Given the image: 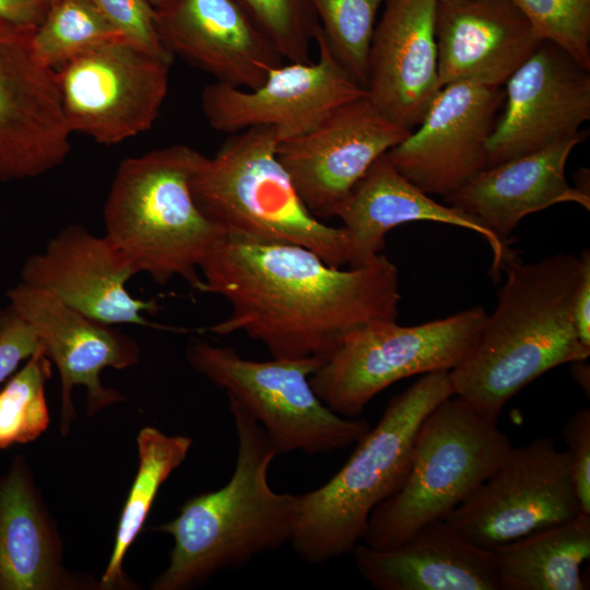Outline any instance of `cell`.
<instances>
[{"mask_svg": "<svg viewBox=\"0 0 590 590\" xmlns=\"http://www.w3.org/2000/svg\"><path fill=\"white\" fill-rule=\"evenodd\" d=\"M200 271L201 293L231 307L209 331L244 332L273 358L327 359L356 329L399 314V271L382 253L343 270L298 245L224 234Z\"/></svg>", "mask_w": 590, "mask_h": 590, "instance_id": "obj_1", "label": "cell"}, {"mask_svg": "<svg viewBox=\"0 0 590 590\" xmlns=\"http://www.w3.org/2000/svg\"><path fill=\"white\" fill-rule=\"evenodd\" d=\"M504 272L495 309L474 346L449 371L453 394L497 421L530 382L590 355L573 320L581 258L558 252L527 264L518 260Z\"/></svg>", "mask_w": 590, "mask_h": 590, "instance_id": "obj_2", "label": "cell"}, {"mask_svg": "<svg viewBox=\"0 0 590 590\" xmlns=\"http://www.w3.org/2000/svg\"><path fill=\"white\" fill-rule=\"evenodd\" d=\"M228 408L238 441L233 474L223 487L191 497L175 519L155 528L174 539L155 590L190 588L291 542L298 495L273 491L268 472L276 449L238 403L228 399Z\"/></svg>", "mask_w": 590, "mask_h": 590, "instance_id": "obj_3", "label": "cell"}, {"mask_svg": "<svg viewBox=\"0 0 590 590\" xmlns=\"http://www.w3.org/2000/svg\"><path fill=\"white\" fill-rule=\"evenodd\" d=\"M451 396L449 371L424 374L390 399L377 425L328 482L298 495L290 543L300 559L323 564L354 551L373 510L403 484L421 422Z\"/></svg>", "mask_w": 590, "mask_h": 590, "instance_id": "obj_4", "label": "cell"}, {"mask_svg": "<svg viewBox=\"0 0 590 590\" xmlns=\"http://www.w3.org/2000/svg\"><path fill=\"white\" fill-rule=\"evenodd\" d=\"M206 156L185 144L123 160L105 205L107 239L138 273L181 278L201 292L198 269L225 232L198 206L191 181Z\"/></svg>", "mask_w": 590, "mask_h": 590, "instance_id": "obj_5", "label": "cell"}, {"mask_svg": "<svg viewBox=\"0 0 590 590\" xmlns=\"http://www.w3.org/2000/svg\"><path fill=\"white\" fill-rule=\"evenodd\" d=\"M278 144L271 127L232 133L192 178L198 206L225 234L298 245L332 267H351L347 232L307 209L276 156Z\"/></svg>", "mask_w": 590, "mask_h": 590, "instance_id": "obj_6", "label": "cell"}, {"mask_svg": "<svg viewBox=\"0 0 590 590\" xmlns=\"http://www.w3.org/2000/svg\"><path fill=\"white\" fill-rule=\"evenodd\" d=\"M512 444L488 417L453 394L421 422L408 475L371 512L363 543L397 546L426 523L445 520L505 459Z\"/></svg>", "mask_w": 590, "mask_h": 590, "instance_id": "obj_7", "label": "cell"}, {"mask_svg": "<svg viewBox=\"0 0 590 590\" xmlns=\"http://www.w3.org/2000/svg\"><path fill=\"white\" fill-rule=\"evenodd\" d=\"M186 357L261 425L279 455L331 453L355 445L370 428L364 418L337 414L315 393L309 378L326 358L258 362L199 339L188 344Z\"/></svg>", "mask_w": 590, "mask_h": 590, "instance_id": "obj_8", "label": "cell"}, {"mask_svg": "<svg viewBox=\"0 0 590 590\" xmlns=\"http://www.w3.org/2000/svg\"><path fill=\"white\" fill-rule=\"evenodd\" d=\"M482 307L416 326L396 320L369 322L347 335L310 376L318 398L345 417L397 381L433 371H450L474 346L486 320Z\"/></svg>", "mask_w": 590, "mask_h": 590, "instance_id": "obj_9", "label": "cell"}, {"mask_svg": "<svg viewBox=\"0 0 590 590\" xmlns=\"http://www.w3.org/2000/svg\"><path fill=\"white\" fill-rule=\"evenodd\" d=\"M581 511L568 452L552 437L512 446L505 459L445 519L471 544L493 551Z\"/></svg>", "mask_w": 590, "mask_h": 590, "instance_id": "obj_10", "label": "cell"}, {"mask_svg": "<svg viewBox=\"0 0 590 590\" xmlns=\"http://www.w3.org/2000/svg\"><path fill=\"white\" fill-rule=\"evenodd\" d=\"M172 63L173 57L119 39L61 66L56 78L71 132L115 145L149 130L167 94Z\"/></svg>", "mask_w": 590, "mask_h": 590, "instance_id": "obj_11", "label": "cell"}, {"mask_svg": "<svg viewBox=\"0 0 590 590\" xmlns=\"http://www.w3.org/2000/svg\"><path fill=\"white\" fill-rule=\"evenodd\" d=\"M315 44L316 61L283 63L255 90L217 81L206 85L201 106L210 126L228 134L271 127L280 143L307 133L339 106L368 94L333 57L320 25Z\"/></svg>", "mask_w": 590, "mask_h": 590, "instance_id": "obj_12", "label": "cell"}, {"mask_svg": "<svg viewBox=\"0 0 590 590\" xmlns=\"http://www.w3.org/2000/svg\"><path fill=\"white\" fill-rule=\"evenodd\" d=\"M33 32L0 19V181L48 173L71 150L56 71L37 57Z\"/></svg>", "mask_w": 590, "mask_h": 590, "instance_id": "obj_13", "label": "cell"}, {"mask_svg": "<svg viewBox=\"0 0 590 590\" xmlns=\"http://www.w3.org/2000/svg\"><path fill=\"white\" fill-rule=\"evenodd\" d=\"M412 130L384 116L368 94L331 111L307 133L280 142L276 156L319 220L335 217L373 163Z\"/></svg>", "mask_w": 590, "mask_h": 590, "instance_id": "obj_14", "label": "cell"}, {"mask_svg": "<svg viewBox=\"0 0 590 590\" xmlns=\"http://www.w3.org/2000/svg\"><path fill=\"white\" fill-rule=\"evenodd\" d=\"M505 91L469 81L447 84L416 130L386 156L427 194H450L487 165V141L504 105Z\"/></svg>", "mask_w": 590, "mask_h": 590, "instance_id": "obj_15", "label": "cell"}, {"mask_svg": "<svg viewBox=\"0 0 590 590\" xmlns=\"http://www.w3.org/2000/svg\"><path fill=\"white\" fill-rule=\"evenodd\" d=\"M505 85L486 167L576 137L590 119V70L550 40H542Z\"/></svg>", "mask_w": 590, "mask_h": 590, "instance_id": "obj_16", "label": "cell"}, {"mask_svg": "<svg viewBox=\"0 0 590 590\" xmlns=\"http://www.w3.org/2000/svg\"><path fill=\"white\" fill-rule=\"evenodd\" d=\"M7 296L9 307L33 329L44 354L59 370L63 430L74 414V386L86 387L90 414L122 400L119 392L103 386L99 376L106 367L123 369L137 364L140 349L134 339L21 281Z\"/></svg>", "mask_w": 590, "mask_h": 590, "instance_id": "obj_17", "label": "cell"}, {"mask_svg": "<svg viewBox=\"0 0 590 590\" xmlns=\"http://www.w3.org/2000/svg\"><path fill=\"white\" fill-rule=\"evenodd\" d=\"M134 274V267L105 235L95 236L84 226L71 224L42 252L25 260L21 282L50 292L99 322L164 329L144 317L157 312L158 304L128 292L127 282Z\"/></svg>", "mask_w": 590, "mask_h": 590, "instance_id": "obj_18", "label": "cell"}, {"mask_svg": "<svg viewBox=\"0 0 590 590\" xmlns=\"http://www.w3.org/2000/svg\"><path fill=\"white\" fill-rule=\"evenodd\" d=\"M155 24L173 56L235 87H259L284 61L238 0H173Z\"/></svg>", "mask_w": 590, "mask_h": 590, "instance_id": "obj_19", "label": "cell"}, {"mask_svg": "<svg viewBox=\"0 0 590 590\" xmlns=\"http://www.w3.org/2000/svg\"><path fill=\"white\" fill-rule=\"evenodd\" d=\"M368 54L366 91L376 108L413 130L440 91L436 0H385Z\"/></svg>", "mask_w": 590, "mask_h": 590, "instance_id": "obj_20", "label": "cell"}, {"mask_svg": "<svg viewBox=\"0 0 590 590\" xmlns=\"http://www.w3.org/2000/svg\"><path fill=\"white\" fill-rule=\"evenodd\" d=\"M440 86H503L543 40L510 0H436Z\"/></svg>", "mask_w": 590, "mask_h": 590, "instance_id": "obj_21", "label": "cell"}, {"mask_svg": "<svg viewBox=\"0 0 590 590\" xmlns=\"http://www.w3.org/2000/svg\"><path fill=\"white\" fill-rule=\"evenodd\" d=\"M335 217L342 221L351 239L353 261L349 268L363 266L379 255L390 229L415 221L450 224L482 236L492 250L494 280L519 260L509 240L499 238L475 217L433 200L400 174L386 154L355 185Z\"/></svg>", "mask_w": 590, "mask_h": 590, "instance_id": "obj_22", "label": "cell"}, {"mask_svg": "<svg viewBox=\"0 0 590 590\" xmlns=\"http://www.w3.org/2000/svg\"><path fill=\"white\" fill-rule=\"evenodd\" d=\"M587 137L588 131L582 130L540 151L486 167L444 201L504 240H509L526 215L556 203L576 202L589 210L590 196L571 187L565 176L571 151Z\"/></svg>", "mask_w": 590, "mask_h": 590, "instance_id": "obj_23", "label": "cell"}, {"mask_svg": "<svg viewBox=\"0 0 590 590\" xmlns=\"http://www.w3.org/2000/svg\"><path fill=\"white\" fill-rule=\"evenodd\" d=\"M352 553L358 573L378 590H499L492 552L446 520L424 524L397 546L359 542Z\"/></svg>", "mask_w": 590, "mask_h": 590, "instance_id": "obj_24", "label": "cell"}, {"mask_svg": "<svg viewBox=\"0 0 590 590\" xmlns=\"http://www.w3.org/2000/svg\"><path fill=\"white\" fill-rule=\"evenodd\" d=\"M59 582L56 542L17 458L0 477V590H48Z\"/></svg>", "mask_w": 590, "mask_h": 590, "instance_id": "obj_25", "label": "cell"}, {"mask_svg": "<svg viewBox=\"0 0 590 590\" xmlns=\"http://www.w3.org/2000/svg\"><path fill=\"white\" fill-rule=\"evenodd\" d=\"M499 590H586L590 515L536 531L492 551Z\"/></svg>", "mask_w": 590, "mask_h": 590, "instance_id": "obj_26", "label": "cell"}, {"mask_svg": "<svg viewBox=\"0 0 590 590\" xmlns=\"http://www.w3.org/2000/svg\"><path fill=\"white\" fill-rule=\"evenodd\" d=\"M139 469L123 506L115 545L102 586L111 588L122 579V560L140 532L161 485L186 459L192 439L144 427L137 437Z\"/></svg>", "mask_w": 590, "mask_h": 590, "instance_id": "obj_27", "label": "cell"}, {"mask_svg": "<svg viewBox=\"0 0 590 590\" xmlns=\"http://www.w3.org/2000/svg\"><path fill=\"white\" fill-rule=\"evenodd\" d=\"M126 39L90 0H57L34 30L37 57L55 71L104 44Z\"/></svg>", "mask_w": 590, "mask_h": 590, "instance_id": "obj_28", "label": "cell"}, {"mask_svg": "<svg viewBox=\"0 0 590 590\" xmlns=\"http://www.w3.org/2000/svg\"><path fill=\"white\" fill-rule=\"evenodd\" d=\"M337 61L366 90L368 54L385 0H310Z\"/></svg>", "mask_w": 590, "mask_h": 590, "instance_id": "obj_29", "label": "cell"}, {"mask_svg": "<svg viewBox=\"0 0 590 590\" xmlns=\"http://www.w3.org/2000/svg\"><path fill=\"white\" fill-rule=\"evenodd\" d=\"M50 374L51 362L40 347L0 390V450L30 442L46 430L45 384Z\"/></svg>", "mask_w": 590, "mask_h": 590, "instance_id": "obj_30", "label": "cell"}, {"mask_svg": "<svg viewBox=\"0 0 590 590\" xmlns=\"http://www.w3.org/2000/svg\"><path fill=\"white\" fill-rule=\"evenodd\" d=\"M288 62L309 63L319 21L310 0H238Z\"/></svg>", "mask_w": 590, "mask_h": 590, "instance_id": "obj_31", "label": "cell"}, {"mask_svg": "<svg viewBox=\"0 0 590 590\" xmlns=\"http://www.w3.org/2000/svg\"><path fill=\"white\" fill-rule=\"evenodd\" d=\"M543 40L590 70V0H510Z\"/></svg>", "mask_w": 590, "mask_h": 590, "instance_id": "obj_32", "label": "cell"}, {"mask_svg": "<svg viewBox=\"0 0 590 590\" xmlns=\"http://www.w3.org/2000/svg\"><path fill=\"white\" fill-rule=\"evenodd\" d=\"M128 42L156 56L173 57L155 24V9L146 0H90Z\"/></svg>", "mask_w": 590, "mask_h": 590, "instance_id": "obj_33", "label": "cell"}, {"mask_svg": "<svg viewBox=\"0 0 590 590\" xmlns=\"http://www.w3.org/2000/svg\"><path fill=\"white\" fill-rule=\"evenodd\" d=\"M563 438L570 460V472L581 511L590 515V410L581 408L565 423Z\"/></svg>", "mask_w": 590, "mask_h": 590, "instance_id": "obj_34", "label": "cell"}, {"mask_svg": "<svg viewBox=\"0 0 590 590\" xmlns=\"http://www.w3.org/2000/svg\"><path fill=\"white\" fill-rule=\"evenodd\" d=\"M39 349L33 329L11 307L0 311V385Z\"/></svg>", "mask_w": 590, "mask_h": 590, "instance_id": "obj_35", "label": "cell"}, {"mask_svg": "<svg viewBox=\"0 0 590 590\" xmlns=\"http://www.w3.org/2000/svg\"><path fill=\"white\" fill-rule=\"evenodd\" d=\"M581 275L573 303V320L580 342L590 347V252L581 255Z\"/></svg>", "mask_w": 590, "mask_h": 590, "instance_id": "obj_36", "label": "cell"}, {"mask_svg": "<svg viewBox=\"0 0 590 590\" xmlns=\"http://www.w3.org/2000/svg\"><path fill=\"white\" fill-rule=\"evenodd\" d=\"M57 0H0V19L35 30Z\"/></svg>", "mask_w": 590, "mask_h": 590, "instance_id": "obj_37", "label": "cell"}, {"mask_svg": "<svg viewBox=\"0 0 590 590\" xmlns=\"http://www.w3.org/2000/svg\"><path fill=\"white\" fill-rule=\"evenodd\" d=\"M587 359L576 361L571 364V375L575 382L583 390L589 397L590 393V366L586 362Z\"/></svg>", "mask_w": 590, "mask_h": 590, "instance_id": "obj_38", "label": "cell"}, {"mask_svg": "<svg viewBox=\"0 0 590 590\" xmlns=\"http://www.w3.org/2000/svg\"><path fill=\"white\" fill-rule=\"evenodd\" d=\"M154 9L161 8L173 0H146Z\"/></svg>", "mask_w": 590, "mask_h": 590, "instance_id": "obj_39", "label": "cell"}]
</instances>
